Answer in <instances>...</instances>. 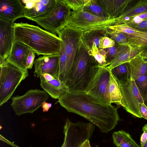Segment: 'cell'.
<instances>
[{
    "label": "cell",
    "instance_id": "1",
    "mask_svg": "<svg viewBox=\"0 0 147 147\" xmlns=\"http://www.w3.org/2000/svg\"><path fill=\"white\" fill-rule=\"evenodd\" d=\"M68 112L80 115L107 133L117 125L120 118L116 107L102 102L84 91H69L58 99Z\"/></svg>",
    "mask_w": 147,
    "mask_h": 147
},
{
    "label": "cell",
    "instance_id": "2",
    "mask_svg": "<svg viewBox=\"0 0 147 147\" xmlns=\"http://www.w3.org/2000/svg\"><path fill=\"white\" fill-rule=\"evenodd\" d=\"M14 41L22 43L38 55L59 54L61 39L38 26L21 22L14 23Z\"/></svg>",
    "mask_w": 147,
    "mask_h": 147
},
{
    "label": "cell",
    "instance_id": "3",
    "mask_svg": "<svg viewBox=\"0 0 147 147\" xmlns=\"http://www.w3.org/2000/svg\"><path fill=\"white\" fill-rule=\"evenodd\" d=\"M99 66L81 38L66 84L69 91H84Z\"/></svg>",
    "mask_w": 147,
    "mask_h": 147
},
{
    "label": "cell",
    "instance_id": "4",
    "mask_svg": "<svg viewBox=\"0 0 147 147\" xmlns=\"http://www.w3.org/2000/svg\"><path fill=\"white\" fill-rule=\"evenodd\" d=\"M0 106L11 98L21 82L28 75L12 64L6 62L0 65Z\"/></svg>",
    "mask_w": 147,
    "mask_h": 147
},
{
    "label": "cell",
    "instance_id": "5",
    "mask_svg": "<svg viewBox=\"0 0 147 147\" xmlns=\"http://www.w3.org/2000/svg\"><path fill=\"white\" fill-rule=\"evenodd\" d=\"M116 20L100 18L80 9L71 11L69 20L65 26L84 33L108 28L114 25Z\"/></svg>",
    "mask_w": 147,
    "mask_h": 147
},
{
    "label": "cell",
    "instance_id": "6",
    "mask_svg": "<svg viewBox=\"0 0 147 147\" xmlns=\"http://www.w3.org/2000/svg\"><path fill=\"white\" fill-rule=\"evenodd\" d=\"M49 97L45 91L30 89L22 95H17L11 98V106L17 116L28 113H32L42 106Z\"/></svg>",
    "mask_w": 147,
    "mask_h": 147
},
{
    "label": "cell",
    "instance_id": "7",
    "mask_svg": "<svg viewBox=\"0 0 147 147\" xmlns=\"http://www.w3.org/2000/svg\"><path fill=\"white\" fill-rule=\"evenodd\" d=\"M71 11L63 0H57L55 6L47 16L34 21L46 30L56 35L67 25Z\"/></svg>",
    "mask_w": 147,
    "mask_h": 147
},
{
    "label": "cell",
    "instance_id": "8",
    "mask_svg": "<svg viewBox=\"0 0 147 147\" xmlns=\"http://www.w3.org/2000/svg\"><path fill=\"white\" fill-rule=\"evenodd\" d=\"M95 128L90 123H74L66 119L63 127L65 147H80L84 141L91 139Z\"/></svg>",
    "mask_w": 147,
    "mask_h": 147
},
{
    "label": "cell",
    "instance_id": "9",
    "mask_svg": "<svg viewBox=\"0 0 147 147\" xmlns=\"http://www.w3.org/2000/svg\"><path fill=\"white\" fill-rule=\"evenodd\" d=\"M111 71L99 65L98 69L84 91L104 102L111 104L110 94Z\"/></svg>",
    "mask_w": 147,
    "mask_h": 147
},
{
    "label": "cell",
    "instance_id": "10",
    "mask_svg": "<svg viewBox=\"0 0 147 147\" xmlns=\"http://www.w3.org/2000/svg\"><path fill=\"white\" fill-rule=\"evenodd\" d=\"M115 80L121 96L120 105L133 115L142 118L138 103H144V101L140 93L135 81L130 79L127 82H121Z\"/></svg>",
    "mask_w": 147,
    "mask_h": 147
},
{
    "label": "cell",
    "instance_id": "11",
    "mask_svg": "<svg viewBox=\"0 0 147 147\" xmlns=\"http://www.w3.org/2000/svg\"><path fill=\"white\" fill-rule=\"evenodd\" d=\"M83 33L67 26L58 34L63 43L67 57V80L69 73L77 53Z\"/></svg>",
    "mask_w": 147,
    "mask_h": 147
},
{
    "label": "cell",
    "instance_id": "12",
    "mask_svg": "<svg viewBox=\"0 0 147 147\" xmlns=\"http://www.w3.org/2000/svg\"><path fill=\"white\" fill-rule=\"evenodd\" d=\"M57 0H22L25 4V17L35 21L47 16L54 8Z\"/></svg>",
    "mask_w": 147,
    "mask_h": 147
},
{
    "label": "cell",
    "instance_id": "13",
    "mask_svg": "<svg viewBox=\"0 0 147 147\" xmlns=\"http://www.w3.org/2000/svg\"><path fill=\"white\" fill-rule=\"evenodd\" d=\"M13 23L0 18V65L7 58L14 42Z\"/></svg>",
    "mask_w": 147,
    "mask_h": 147
},
{
    "label": "cell",
    "instance_id": "14",
    "mask_svg": "<svg viewBox=\"0 0 147 147\" xmlns=\"http://www.w3.org/2000/svg\"><path fill=\"white\" fill-rule=\"evenodd\" d=\"M34 71L37 77L44 73L49 74L59 80V55H43L34 60Z\"/></svg>",
    "mask_w": 147,
    "mask_h": 147
},
{
    "label": "cell",
    "instance_id": "15",
    "mask_svg": "<svg viewBox=\"0 0 147 147\" xmlns=\"http://www.w3.org/2000/svg\"><path fill=\"white\" fill-rule=\"evenodd\" d=\"M30 48L25 44L18 41L13 42L11 50L5 61L26 73V62Z\"/></svg>",
    "mask_w": 147,
    "mask_h": 147
},
{
    "label": "cell",
    "instance_id": "16",
    "mask_svg": "<svg viewBox=\"0 0 147 147\" xmlns=\"http://www.w3.org/2000/svg\"><path fill=\"white\" fill-rule=\"evenodd\" d=\"M25 7L20 0H0V18L14 22L25 17Z\"/></svg>",
    "mask_w": 147,
    "mask_h": 147
},
{
    "label": "cell",
    "instance_id": "17",
    "mask_svg": "<svg viewBox=\"0 0 147 147\" xmlns=\"http://www.w3.org/2000/svg\"><path fill=\"white\" fill-rule=\"evenodd\" d=\"M138 0H96L98 5L111 19H116Z\"/></svg>",
    "mask_w": 147,
    "mask_h": 147
},
{
    "label": "cell",
    "instance_id": "18",
    "mask_svg": "<svg viewBox=\"0 0 147 147\" xmlns=\"http://www.w3.org/2000/svg\"><path fill=\"white\" fill-rule=\"evenodd\" d=\"M146 48L135 45H121L119 51L113 61L106 67L110 70L121 64L129 62L136 56L140 54Z\"/></svg>",
    "mask_w": 147,
    "mask_h": 147
},
{
    "label": "cell",
    "instance_id": "19",
    "mask_svg": "<svg viewBox=\"0 0 147 147\" xmlns=\"http://www.w3.org/2000/svg\"><path fill=\"white\" fill-rule=\"evenodd\" d=\"M40 78L41 87L53 98L58 99L65 93L69 91L67 85L58 79L47 81L41 76Z\"/></svg>",
    "mask_w": 147,
    "mask_h": 147
},
{
    "label": "cell",
    "instance_id": "20",
    "mask_svg": "<svg viewBox=\"0 0 147 147\" xmlns=\"http://www.w3.org/2000/svg\"><path fill=\"white\" fill-rule=\"evenodd\" d=\"M129 63L131 80L135 81L147 72V63L141 54L134 57Z\"/></svg>",
    "mask_w": 147,
    "mask_h": 147
},
{
    "label": "cell",
    "instance_id": "21",
    "mask_svg": "<svg viewBox=\"0 0 147 147\" xmlns=\"http://www.w3.org/2000/svg\"><path fill=\"white\" fill-rule=\"evenodd\" d=\"M112 138L114 144L117 147H140L129 133L123 130L114 132Z\"/></svg>",
    "mask_w": 147,
    "mask_h": 147
},
{
    "label": "cell",
    "instance_id": "22",
    "mask_svg": "<svg viewBox=\"0 0 147 147\" xmlns=\"http://www.w3.org/2000/svg\"><path fill=\"white\" fill-rule=\"evenodd\" d=\"M108 35L106 29L96 30L83 33L81 39L89 50L92 49L94 43L99 49L100 39L103 36Z\"/></svg>",
    "mask_w": 147,
    "mask_h": 147
},
{
    "label": "cell",
    "instance_id": "23",
    "mask_svg": "<svg viewBox=\"0 0 147 147\" xmlns=\"http://www.w3.org/2000/svg\"><path fill=\"white\" fill-rule=\"evenodd\" d=\"M110 71L114 78L119 82H125L131 79L130 70L129 62L117 66Z\"/></svg>",
    "mask_w": 147,
    "mask_h": 147
},
{
    "label": "cell",
    "instance_id": "24",
    "mask_svg": "<svg viewBox=\"0 0 147 147\" xmlns=\"http://www.w3.org/2000/svg\"><path fill=\"white\" fill-rule=\"evenodd\" d=\"M146 13H147V0H138L116 19H121Z\"/></svg>",
    "mask_w": 147,
    "mask_h": 147
},
{
    "label": "cell",
    "instance_id": "25",
    "mask_svg": "<svg viewBox=\"0 0 147 147\" xmlns=\"http://www.w3.org/2000/svg\"><path fill=\"white\" fill-rule=\"evenodd\" d=\"M81 9L100 18L105 19L110 18L98 5L96 0H87L85 5Z\"/></svg>",
    "mask_w": 147,
    "mask_h": 147
},
{
    "label": "cell",
    "instance_id": "26",
    "mask_svg": "<svg viewBox=\"0 0 147 147\" xmlns=\"http://www.w3.org/2000/svg\"><path fill=\"white\" fill-rule=\"evenodd\" d=\"M59 80L66 85L67 80V57L65 51L63 43L61 41L59 53Z\"/></svg>",
    "mask_w": 147,
    "mask_h": 147
},
{
    "label": "cell",
    "instance_id": "27",
    "mask_svg": "<svg viewBox=\"0 0 147 147\" xmlns=\"http://www.w3.org/2000/svg\"><path fill=\"white\" fill-rule=\"evenodd\" d=\"M147 19V13L134 16L116 19L114 25L124 24L132 28Z\"/></svg>",
    "mask_w": 147,
    "mask_h": 147
},
{
    "label": "cell",
    "instance_id": "28",
    "mask_svg": "<svg viewBox=\"0 0 147 147\" xmlns=\"http://www.w3.org/2000/svg\"><path fill=\"white\" fill-rule=\"evenodd\" d=\"M109 88L111 103H114L120 105L121 98V94L118 84L111 72Z\"/></svg>",
    "mask_w": 147,
    "mask_h": 147
},
{
    "label": "cell",
    "instance_id": "29",
    "mask_svg": "<svg viewBox=\"0 0 147 147\" xmlns=\"http://www.w3.org/2000/svg\"><path fill=\"white\" fill-rule=\"evenodd\" d=\"M129 45L142 46L147 44V32H138L136 36L127 34Z\"/></svg>",
    "mask_w": 147,
    "mask_h": 147
},
{
    "label": "cell",
    "instance_id": "30",
    "mask_svg": "<svg viewBox=\"0 0 147 147\" xmlns=\"http://www.w3.org/2000/svg\"><path fill=\"white\" fill-rule=\"evenodd\" d=\"M90 51V55L94 57L99 64L105 67L106 52L105 50L103 49H99L94 43Z\"/></svg>",
    "mask_w": 147,
    "mask_h": 147
},
{
    "label": "cell",
    "instance_id": "31",
    "mask_svg": "<svg viewBox=\"0 0 147 147\" xmlns=\"http://www.w3.org/2000/svg\"><path fill=\"white\" fill-rule=\"evenodd\" d=\"M106 30L110 37L117 44L120 45H129L127 36L125 34L109 28L106 29Z\"/></svg>",
    "mask_w": 147,
    "mask_h": 147
},
{
    "label": "cell",
    "instance_id": "32",
    "mask_svg": "<svg viewBox=\"0 0 147 147\" xmlns=\"http://www.w3.org/2000/svg\"><path fill=\"white\" fill-rule=\"evenodd\" d=\"M135 82L140 94L144 101L147 100V72Z\"/></svg>",
    "mask_w": 147,
    "mask_h": 147
},
{
    "label": "cell",
    "instance_id": "33",
    "mask_svg": "<svg viewBox=\"0 0 147 147\" xmlns=\"http://www.w3.org/2000/svg\"><path fill=\"white\" fill-rule=\"evenodd\" d=\"M120 45L115 43L113 46L104 49L106 52L105 67L108 66L113 61L119 51Z\"/></svg>",
    "mask_w": 147,
    "mask_h": 147
},
{
    "label": "cell",
    "instance_id": "34",
    "mask_svg": "<svg viewBox=\"0 0 147 147\" xmlns=\"http://www.w3.org/2000/svg\"><path fill=\"white\" fill-rule=\"evenodd\" d=\"M109 28L113 30L119 31L125 34L136 36L138 31L126 25L121 24L113 25L110 26Z\"/></svg>",
    "mask_w": 147,
    "mask_h": 147
},
{
    "label": "cell",
    "instance_id": "35",
    "mask_svg": "<svg viewBox=\"0 0 147 147\" xmlns=\"http://www.w3.org/2000/svg\"><path fill=\"white\" fill-rule=\"evenodd\" d=\"M67 5L73 11L82 9L87 0H63Z\"/></svg>",
    "mask_w": 147,
    "mask_h": 147
},
{
    "label": "cell",
    "instance_id": "36",
    "mask_svg": "<svg viewBox=\"0 0 147 147\" xmlns=\"http://www.w3.org/2000/svg\"><path fill=\"white\" fill-rule=\"evenodd\" d=\"M109 36V35L103 36L100 38L99 42V49H106L115 45L116 42Z\"/></svg>",
    "mask_w": 147,
    "mask_h": 147
},
{
    "label": "cell",
    "instance_id": "37",
    "mask_svg": "<svg viewBox=\"0 0 147 147\" xmlns=\"http://www.w3.org/2000/svg\"><path fill=\"white\" fill-rule=\"evenodd\" d=\"M35 55V53L34 51L30 49L26 62V67L28 69L32 68L34 64Z\"/></svg>",
    "mask_w": 147,
    "mask_h": 147
},
{
    "label": "cell",
    "instance_id": "38",
    "mask_svg": "<svg viewBox=\"0 0 147 147\" xmlns=\"http://www.w3.org/2000/svg\"><path fill=\"white\" fill-rule=\"evenodd\" d=\"M131 28L135 30L141 32H147V19L142 22Z\"/></svg>",
    "mask_w": 147,
    "mask_h": 147
},
{
    "label": "cell",
    "instance_id": "39",
    "mask_svg": "<svg viewBox=\"0 0 147 147\" xmlns=\"http://www.w3.org/2000/svg\"><path fill=\"white\" fill-rule=\"evenodd\" d=\"M138 105L140 112L142 117L147 120V106L144 102L139 103Z\"/></svg>",
    "mask_w": 147,
    "mask_h": 147
},
{
    "label": "cell",
    "instance_id": "40",
    "mask_svg": "<svg viewBox=\"0 0 147 147\" xmlns=\"http://www.w3.org/2000/svg\"><path fill=\"white\" fill-rule=\"evenodd\" d=\"M142 130L143 133L140 137L141 147H143L147 140V130L143 127Z\"/></svg>",
    "mask_w": 147,
    "mask_h": 147
},
{
    "label": "cell",
    "instance_id": "41",
    "mask_svg": "<svg viewBox=\"0 0 147 147\" xmlns=\"http://www.w3.org/2000/svg\"><path fill=\"white\" fill-rule=\"evenodd\" d=\"M52 106L51 103H47L46 101L44 102L42 106L43 112H45L48 111Z\"/></svg>",
    "mask_w": 147,
    "mask_h": 147
},
{
    "label": "cell",
    "instance_id": "42",
    "mask_svg": "<svg viewBox=\"0 0 147 147\" xmlns=\"http://www.w3.org/2000/svg\"><path fill=\"white\" fill-rule=\"evenodd\" d=\"M41 76L44 78L45 80L47 81H50L55 78L52 75L44 73Z\"/></svg>",
    "mask_w": 147,
    "mask_h": 147
},
{
    "label": "cell",
    "instance_id": "43",
    "mask_svg": "<svg viewBox=\"0 0 147 147\" xmlns=\"http://www.w3.org/2000/svg\"><path fill=\"white\" fill-rule=\"evenodd\" d=\"M80 147H91L89 140H87L84 141Z\"/></svg>",
    "mask_w": 147,
    "mask_h": 147
},
{
    "label": "cell",
    "instance_id": "44",
    "mask_svg": "<svg viewBox=\"0 0 147 147\" xmlns=\"http://www.w3.org/2000/svg\"><path fill=\"white\" fill-rule=\"evenodd\" d=\"M0 139L1 140H2L6 142L8 144H9L10 145L14 147H19L17 146L16 145H15L14 144H13L10 142L8 141L5 138H4L1 135H0Z\"/></svg>",
    "mask_w": 147,
    "mask_h": 147
},
{
    "label": "cell",
    "instance_id": "45",
    "mask_svg": "<svg viewBox=\"0 0 147 147\" xmlns=\"http://www.w3.org/2000/svg\"><path fill=\"white\" fill-rule=\"evenodd\" d=\"M141 55L145 61L147 63V51L144 50L141 54Z\"/></svg>",
    "mask_w": 147,
    "mask_h": 147
},
{
    "label": "cell",
    "instance_id": "46",
    "mask_svg": "<svg viewBox=\"0 0 147 147\" xmlns=\"http://www.w3.org/2000/svg\"><path fill=\"white\" fill-rule=\"evenodd\" d=\"M143 127L147 130V124H145ZM140 147H141L140 146ZM143 147H147V141Z\"/></svg>",
    "mask_w": 147,
    "mask_h": 147
},
{
    "label": "cell",
    "instance_id": "47",
    "mask_svg": "<svg viewBox=\"0 0 147 147\" xmlns=\"http://www.w3.org/2000/svg\"><path fill=\"white\" fill-rule=\"evenodd\" d=\"M65 142L64 140L63 142V144L61 147H65Z\"/></svg>",
    "mask_w": 147,
    "mask_h": 147
},
{
    "label": "cell",
    "instance_id": "48",
    "mask_svg": "<svg viewBox=\"0 0 147 147\" xmlns=\"http://www.w3.org/2000/svg\"><path fill=\"white\" fill-rule=\"evenodd\" d=\"M145 50L147 51V44L146 45V48Z\"/></svg>",
    "mask_w": 147,
    "mask_h": 147
},
{
    "label": "cell",
    "instance_id": "49",
    "mask_svg": "<svg viewBox=\"0 0 147 147\" xmlns=\"http://www.w3.org/2000/svg\"></svg>",
    "mask_w": 147,
    "mask_h": 147
}]
</instances>
